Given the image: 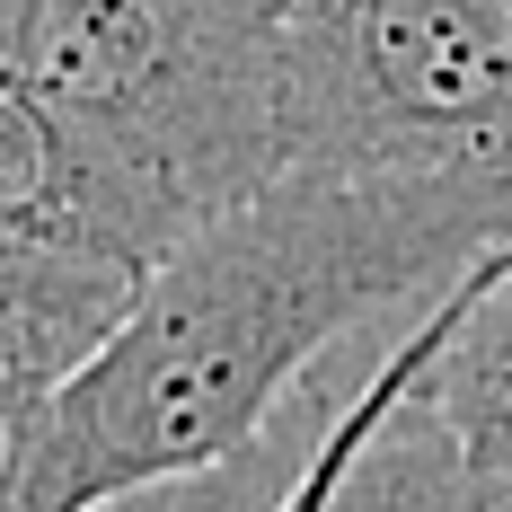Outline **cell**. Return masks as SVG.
I'll list each match as a JSON object with an SVG mask.
<instances>
[{
    "mask_svg": "<svg viewBox=\"0 0 512 512\" xmlns=\"http://www.w3.org/2000/svg\"><path fill=\"white\" fill-rule=\"evenodd\" d=\"M0 239L142 283V265L177 230L89 133H71L27 80L0 71Z\"/></svg>",
    "mask_w": 512,
    "mask_h": 512,
    "instance_id": "obj_4",
    "label": "cell"
},
{
    "mask_svg": "<svg viewBox=\"0 0 512 512\" xmlns=\"http://www.w3.org/2000/svg\"><path fill=\"white\" fill-rule=\"evenodd\" d=\"M239 9H248V18H265V27H274V18H283V9H301V0H239Z\"/></svg>",
    "mask_w": 512,
    "mask_h": 512,
    "instance_id": "obj_9",
    "label": "cell"
},
{
    "mask_svg": "<svg viewBox=\"0 0 512 512\" xmlns=\"http://www.w3.org/2000/svg\"><path fill=\"white\" fill-rule=\"evenodd\" d=\"M504 239L512 168H274L177 230L36 398L9 512H106L239 468L336 336L460 283Z\"/></svg>",
    "mask_w": 512,
    "mask_h": 512,
    "instance_id": "obj_1",
    "label": "cell"
},
{
    "mask_svg": "<svg viewBox=\"0 0 512 512\" xmlns=\"http://www.w3.org/2000/svg\"><path fill=\"white\" fill-rule=\"evenodd\" d=\"M0 71L89 133L168 230L274 177V27L239 0H0Z\"/></svg>",
    "mask_w": 512,
    "mask_h": 512,
    "instance_id": "obj_2",
    "label": "cell"
},
{
    "mask_svg": "<svg viewBox=\"0 0 512 512\" xmlns=\"http://www.w3.org/2000/svg\"><path fill=\"white\" fill-rule=\"evenodd\" d=\"M53 380L45 371H27V362L0 354V512H9V486H18V442H27V415L45 398Z\"/></svg>",
    "mask_w": 512,
    "mask_h": 512,
    "instance_id": "obj_8",
    "label": "cell"
},
{
    "mask_svg": "<svg viewBox=\"0 0 512 512\" xmlns=\"http://www.w3.org/2000/svg\"><path fill=\"white\" fill-rule=\"evenodd\" d=\"M415 407L442 424V442L468 468H512V239L477 265L468 309L451 318Z\"/></svg>",
    "mask_w": 512,
    "mask_h": 512,
    "instance_id": "obj_5",
    "label": "cell"
},
{
    "mask_svg": "<svg viewBox=\"0 0 512 512\" xmlns=\"http://www.w3.org/2000/svg\"><path fill=\"white\" fill-rule=\"evenodd\" d=\"M486 256H495V248H486ZM486 256H477V265H486ZM477 265H468L460 283H442V292H433V309L415 318V336H398V345L380 354V371H371L354 398H345V415L318 433L309 468L292 477V486H283V504H274V512H336V486H345V468L362 460V442H371V433H380V424H389V415H398L415 389H424V371H433L442 336H451V318L468 309V283H477Z\"/></svg>",
    "mask_w": 512,
    "mask_h": 512,
    "instance_id": "obj_7",
    "label": "cell"
},
{
    "mask_svg": "<svg viewBox=\"0 0 512 512\" xmlns=\"http://www.w3.org/2000/svg\"><path fill=\"white\" fill-rule=\"evenodd\" d=\"M274 168H512V0L283 9Z\"/></svg>",
    "mask_w": 512,
    "mask_h": 512,
    "instance_id": "obj_3",
    "label": "cell"
},
{
    "mask_svg": "<svg viewBox=\"0 0 512 512\" xmlns=\"http://www.w3.org/2000/svg\"><path fill=\"white\" fill-rule=\"evenodd\" d=\"M336 512H512V468H468L442 424L407 398L345 468Z\"/></svg>",
    "mask_w": 512,
    "mask_h": 512,
    "instance_id": "obj_6",
    "label": "cell"
}]
</instances>
